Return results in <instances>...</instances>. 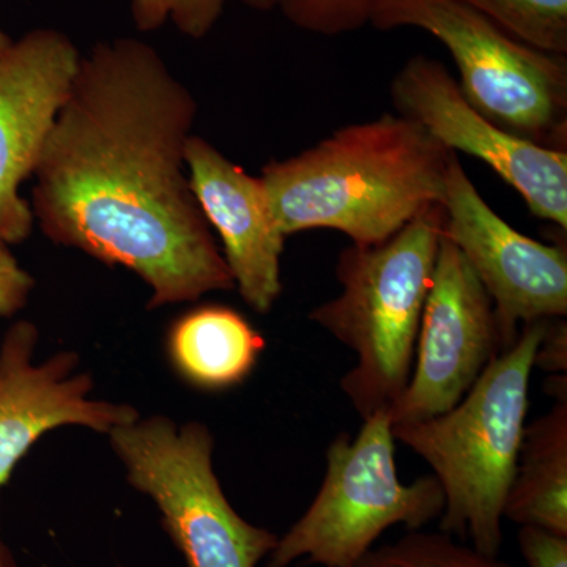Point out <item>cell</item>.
<instances>
[{
  "label": "cell",
  "instance_id": "7c38bea8",
  "mask_svg": "<svg viewBox=\"0 0 567 567\" xmlns=\"http://www.w3.org/2000/svg\"><path fill=\"white\" fill-rule=\"evenodd\" d=\"M39 330L11 324L0 342V487L37 442L63 425L110 435L140 417L132 405L92 399L93 380L80 371V354L59 352L35 363Z\"/></svg>",
  "mask_w": 567,
  "mask_h": 567
},
{
  "label": "cell",
  "instance_id": "6da1fadb",
  "mask_svg": "<svg viewBox=\"0 0 567 567\" xmlns=\"http://www.w3.org/2000/svg\"><path fill=\"white\" fill-rule=\"evenodd\" d=\"M197 111L152 44L100 41L81 55L33 175L41 233L140 276L148 309L235 290L186 169Z\"/></svg>",
  "mask_w": 567,
  "mask_h": 567
},
{
  "label": "cell",
  "instance_id": "603a6c76",
  "mask_svg": "<svg viewBox=\"0 0 567 567\" xmlns=\"http://www.w3.org/2000/svg\"><path fill=\"white\" fill-rule=\"evenodd\" d=\"M240 2L256 11H271L278 9L279 0H240Z\"/></svg>",
  "mask_w": 567,
  "mask_h": 567
},
{
  "label": "cell",
  "instance_id": "8fae6325",
  "mask_svg": "<svg viewBox=\"0 0 567 567\" xmlns=\"http://www.w3.org/2000/svg\"><path fill=\"white\" fill-rule=\"evenodd\" d=\"M81 51L65 32L39 28L0 51V241L13 246L31 237L35 218L20 194L35 175L63 104L69 99Z\"/></svg>",
  "mask_w": 567,
  "mask_h": 567
},
{
  "label": "cell",
  "instance_id": "30bf717a",
  "mask_svg": "<svg viewBox=\"0 0 567 567\" xmlns=\"http://www.w3.org/2000/svg\"><path fill=\"white\" fill-rule=\"evenodd\" d=\"M503 352L494 303L465 257L443 235L425 300L409 385L393 424L453 409Z\"/></svg>",
  "mask_w": 567,
  "mask_h": 567
},
{
  "label": "cell",
  "instance_id": "44dd1931",
  "mask_svg": "<svg viewBox=\"0 0 567 567\" xmlns=\"http://www.w3.org/2000/svg\"><path fill=\"white\" fill-rule=\"evenodd\" d=\"M517 540L528 567H567V536L537 527H520Z\"/></svg>",
  "mask_w": 567,
  "mask_h": 567
},
{
  "label": "cell",
  "instance_id": "ac0fdd59",
  "mask_svg": "<svg viewBox=\"0 0 567 567\" xmlns=\"http://www.w3.org/2000/svg\"><path fill=\"white\" fill-rule=\"evenodd\" d=\"M380 0H279L278 9L295 28L336 37L371 24Z\"/></svg>",
  "mask_w": 567,
  "mask_h": 567
},
{
  "label": "cell",
  "instance_id": "d6986e66",
  "mask_svg": "<svg viewBox=\"0 0 567 567\" xmlns=\"http://www.w3.org/2000/svg\"><path fill=\"white\" fill-rule=\"evenodd\" d=\"M226 0H132V18L140 32L173 24L188 39H205L221 18Z\"/></svg>",
  "mask_w": 567,
  "mask_h": 567
},
{
  "label": "cell",
  "instance_id": "cb8c5ba5",
  "mask_svg": "<svg viewBox=\"0 0 567 567\" xmlns=\"http://www.w3.org/2000/svg\"><path fill=\"white\" fill-rule=\"evenodd\" d=\"M0 567H20L2 536H0Z\"/></svg>",
  "mask_w": 567,
  "mask_h": 567
},
{
  "label": "cell",
  "instance_id": "5bb4252c",
  "mask_svg": "<svg viewBox=\"0 0 567 567\" xmlns=\"http://www.w3.org/2000/svg\"><path fill=\"white\" fill-rule=\"evenodd\" d=\"M167 357L178 375L203 391L240 385L265 349L264 336L227 306L192 309L171 324Z\"/></svg>",
  "mask_w": 567,
  "mask_h": 567
},
{
  "label": "cell",
  "instance_id": "ba28073f",
  "mask_svg": "<svg viewBox=\"0 0 567 567\" xmlns=\"http://www.w3.org/2000/svg\"><path fill=\"white\" fill-rule=\"evenodd\" d=\"M443 235L494 303L505 352L525 324L567 316V252L518 233L484 200L451 153L442 200Z\"/></svg>",
  "mask_w": 567,
  "mask_h": 567
},
{
  "label": "cell",
  "instance_id": "e0dca14e",
  "mask_svg": "<svg viewBox=\"0 0 567 567\" xmlns=\"http://www.w3.org/2000/svg\"><path fill=\"white\" fill-rule=\"evenodd\" d=\"M357 567H514L443 532L412 529L394 543L374 547Z\"/></svg>",
  "mask_w": 567,
  "mask_h": 567
},
{
  "label": "cell",
  "instance_id": "d4e9b609",
  "mask_svg": "<svg viewBox=\"0 0 567 567\" xmlns=\"http://www.w3.org/2000/svg\"><path fill=\"white\" fill-rule=\"evenodd\" d=\"M11 40L13 39L7 33L6 29H3L2 21H0V51L6 50Z\"/></svg>",
  "mask_w": 567,
  "mask_h": 567
},
{
  "label": "cell",
  "instance_id": "7a4b0ae2",
  "mask_svg": "<svg viewBox=\"0 0 567 567\" xmlns=\"http://www.w3.org/2000/svg\"><path fill=\"white\" fill-rule=\"evenodd\" d=\"M451 153L417 123L383 114L265 164L260 178L286 237L330 229L371 246L442 204Z\"/></svg>",
  "mask_w": 567,
  "mask_h": 567
},
{
  "label": "cell",
  "instance_id": "7402d4cb",
  "mask_svg": "<svg viewBox=\"0 0 567 567\" xmlns=\"http://www.w3.org/2000/svg\"><path fill=\"white\" fill-rule=\"evenodd\" d=\"M535 368L550 374H566L567 371V324L566 322L548 323L546 334L537 347Z\"/></svg>",
  "mask_w": 567,
  "mask_h": 567
},
{
  "label": "cell",
  "instance_id": "484cf974",
  "mask_svg": "<svg viewBox=\"0 0 567 567\" xmlns=\"http://www.w3.org/2000/svg\"><path fill=\"white\" fill-rule=\"evenodd\" d=\"M118 567H123V566H118Z\"/></svg>",
  "mask_w": 567,
  "mask_h": 567
},
{
  "label": "cell",
  "instance_id": "52a82bcc",
  "mask_svg": "<svg viewBox=\"0 0 567 567\" xmlns=\"http://www.w3.org/2000/svg\"><path fill=\"white\" fill-rule=\"evenodd\" d=\"M110 440L128 483L158 507L186 567H259L274 551L278 536L241 517L224 494L207 425L140 416Z\"/></svg>",
  "mask_w": 567,
  "mask_h": 567
},
{
  "label": "cell",
  "instance_id": "ffe728a7",
  "mask_svg": "<svg viewBox=\"0 0 567 567\" xmlns=\"http://www.w3.org/2000/svg\"><path fill=\"white\" fill-rule=\"evenodd\" d=\"M31 274L21 267L10 246L0 241V317H13L28 305L33 290Z\"/></svg>",
  "mask_w": 567,
  "mask_h": 567
},
{
  "label": "cell",
  "instance_id": "9c48e42d",
  "mask_svg": "<svg viewBox=\"0 0 567 567\" xmlns=\"http://www.w3.org/2000/svg\"><path fill=\"white\" fill-rule=\"evenodd\" d=\"M395 112L423 126L446 151L487 164L520 194L536 218L567 229V151L543 147L496 125L466 102L435 59L415 55L391 82Z\"/></svg>",
  "mask_w": 567,
  "mask_h": 567
},
{
  "label": "cell",
  "instance_id": "9a60e30c",
  "mask_svg": "<svg viewBox=\"0 0 567 567\" xmlns=\"http://www.w3.org/2000/svg\"><path fill=\"white\" fill-rule=\"evenodd\" d=\"M503 518L567 536V399L525 425Z\"/></svg>",
  "mask_w": 567,
  "mask_h": 567
},
{
  "label": "cell",
  "instance_id": "277c9868",
  "mask_svg": "<svg viewBox=\"0 0 567 567\" xmlns=\"http://www.w3.org/2000/svg\"><path fill=\"white\" fill-rule=\"evenodd\" d=\"M443 224L439 204L383 244L347 246L336 264L341 293L309 312L357 358L341 390L361 420L390 412L409 385Z\"/></svg>",
  "mask_w": 567,
  "mask_h": 567
},
{
  "label": "cell",
  "instance_id": "4fadbf2b",
  "mask_svg": "<svg viewBox=\"0 0 567 567\" xmlns=\"http://www.w3.org/2000/svg\"><path fill=\"white\" fill-rule=\"evenodd\" d=\"M185 158L197 204L221 238L235 290L254 312L268 315L282 292L287 237L276 221L262 178L246 173L196 134L186 144Z\"/></svg>",
  "mask_w": 567,
  "mask_h": 567
},
{
  "label": "cell",
  "instance_id": "2e32d148",
  "mask_svg": "<svg viewBox=\"0 0 567 567\" xmlns=\"http://www.w3.org/2000/svg\"><path fill=\"white\" fill-rule=\"evenodd\" d=\"M514 39L548 52L567 54V0H462Z\"/></svg>",
  "mask_w": 567,
  "mask_h": 567
},
{
  "label": "cell",
  "instance_id": "5b68a950",
  "mask_svg": "<svg viewBox=\"0 0 567 567\" xmlns=\"http://www.w3.org/2000/svg\"><path fill=\"white\" fill-rule=\"evenodd\" d=\"M390 412L363 420L358 435L336 436L316 498L268 555L267 567L295 563L357 567L394 525L423 529L440 518L445 495L434 475L401 483Z\"/></svg>",
  "mask_w": 567,
  "mask_h": 567
},
{
  "label": "cell",
  "instance_id": "8992f818",
  "mask_svg": "<svg viewBox=\"0 0 567 567\" xmlns=\"http://www.w3.org/2000/svg\"><path fill=\"white\" fill-rule=\"evenodd\" d=\"M371 25L415 28L450 51L466 102L496 125L567 151V62L522 43L462 0H380Z\"/></svg>",
  "mask_w": 567,
  "mask_h": 567
},
{
  "label": "cell",
  "instance_id": "3957f363",
  "mask_svg": "<svg viewBox=\"0 0 567 567\" xmlns=\"http://www.w3.org/2000/svg\"><path fill=\"white\" fill-rule=\"evenodd\" d=\"M548 323L525 324L453 409L393 424L395 442L423 458L442 486L440 532L495 557L503 547V509L524 439L529 380Z\"/></svg>",
  "mask_w": 567,
  "mask_h": 567
}]
</instances>
